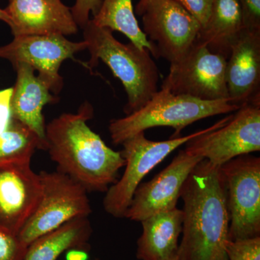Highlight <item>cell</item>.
I'll list each match as a JSON object with an SVG mask.
<instances>
[{"instance_id":"cell-1","label":"cell","mask_w":260,"mask_h":260,"mask_svg":"<svg viewBox=\"0 0 260 260\" xmlns=\"http://www.w3.org/2000/svg\"><path fill=\"white\" fill-rule=\"evenodd\" d=\"M180 198L184 220L178 260H229L230 217L220 167L201 160L184 183Z\"/></svg>"},{"instance_id":"cell-2","label":"cell","mask_w":260,"mask_h":260,"mask_svg":"<svg viewBox=\"0 0 260 260\" xmlns=\"http://www.w3.org/2000/svg\"><path fill=\"white\" fill-rule=\"evenodd\" d=\"M93 116L89 103L78 113L63 114L46 126L47 150L57 171L67 174L88 191L106 192L118 180L125 166L121 152L107 146L87 124Z\"/></svg>"},{"instance_id":"cell-3","label":"cell","mask_w":260,"mask_h":260,"mask_svg":"<svg viewBox=\"0 0 260 260\" xmlns=\"http://www.w3.org/2000/svg\"><path fill=\"white\" fill-rule=\"evenodd\" d=\"M112 30L99 26L91 19L83 28L84 41L90 54L88 66L95 68L99 60L110 68L127 94L126 115L138 110L158 91L160 72L146 49L133 43L123 44Z\"/></svg>"},{"instance_id":"cell-4","label":"cell","mask_w":260,"mask_h":260,"mask_svg":"<svg viewBox=\"0 0 260 260\" xmlns=\"http://www.w3.org/2000/svg\"><path fill=\"white\" fill-rule=\"evenodd\" d=\"M239 108L229 99L200 100L160 89L138 110L111 121L109 133L114 145H121L134 135L158 126L174 128L172 138H178L184 128L196 121L237 112Z\"/></svg>"},{"instance_id":"cell-5","label":"cell","mask_w":260,"mask_h":260,"mask_svg":"<svg viewBox=\"0 0 260 260\" xmlns=\"http://www.w3.org/2000/svg\"><path fill=\"white\" fill-rule=\"evenodd\" d=\"M232 116H225L209 127L186 136L156 142L147 139L145 132H142L125 140L121 144V151L125 160V170L122 177L106 191L103 201L105 211L114 218H124L135 190L147 174L176 149L192 138L225 125Z\"/></svg>"},{"instance_id":"cell-6","label":"cell","mask_w":260,"mask_h":260,"mask_svg":"<svg viewBox=\"0 0 260 260\" xmlns=\"http://www.w3.org/2000/svg\"><path fill=\"white\" fill-rule=\"evenodd\" d=\"M42 194L37 208L18 234L26 246L70 220L91 213L88 191L59 171L39 174Z\"/></svg>"},{"instance_id":"cell-7","label":"cell","mask_w":260,"mask_h":260,"mask_svg":"<svg viewBox=\"0 0 260 260\" xmlns=\"http://www.w3.org/2000/svg\"><path fill=\"white\" fill-rule=\"evenodd\" d=\"M226 188L229 240L260 237V158L240 155L220 167Z\"/></svg>"},{"instance_id":"cell-8","label":"cell","mask_w":260,"mask_h":260,"mask_svg":"<svg viewBox=\"0 0 260 260\" xmlns=\"http://www.w3.org/2000/svg\"><path fill=\"white\" fill-rule=\"evenodd\" d=\"M135 12L142 16V30L155 47L156 58H164L171 64L192 47L201 28L176 0H145L138 3Z\"/></svg>"},{"instance_id":"cell-9","label":"cell","mask_w":260,"mask_h":260,"mask_svg":"<svg viewBox=\"0 0 260 260\" xmlns=\"http://www.w3.org/2000/svg\"><path fill=\"white\" fill-rule=\"evenodd\" d=\"M226 61L223 56L195 42L185 55L171 64L161 89L200 100L229 99L225 80Z\"/></svg>"},{"instance_id":"cell-10","label":"cell","mask_w":260,"mask_h":260,"mask_svg":"<svg viewBox=\"0 0 260 260\" xmlns=\"http://www.w3.org/2000/svg\"><path fill=\"white\" fill-rule=\"evenodd\" d=\"M225 125L192 138L184 150L221 167L240 155L260 150V106L239 108Z\"/></svg>"},{"instance_id":"cell-11","label":"cell","mask_w":260,"mask_h":260,"mask_svg":"<svg viewBox=\"0 0 260 260\" xmlns=\"http://www.w3.org/2000/svg\"><path fill=\"white\" fill-rule=\"evenodd\" d=\"M85 49V41L70 42L64 36H22L0 47V59L9 61L13 67L23 63L30 65L39 72L38 77L51 91L58 94L64 84L59 73L63 61Z\"/></svg>"},{"instance_id":"cell-12","label":"cell","mask_w":260,"mask_h":260,"mask_svg":"<svg viewBox=\"0 0 260 260\" xmlns=\"http://www.w3.org/2000/svg\"><path fill=\"white\" fill-rule=\"evenodd\" d=\"M203 158L180 150L172 162L135 190L124 218L141 222L155 214L177 208L181 191L191 171Z\"/></svg>"},{"instance_id":"cell-13","label":"cell","mask_w":260,"mask_h":260,"mask_svg":"<svg viewBox=\"0 0 260 260\" xmlns=\"http://www.w3.org/2000/svg\"><path fill=\"white\" fill-rule=\"evenodd\" d=\"M42 194L30 162L0 167V232L18 236Z\"/></svg>"},{"instance_id":"cell-14","label":"cell","mask_w":260,"mask_h":260,"mask_svg":"<svg viewBox=\"0 0 260 260\" xmlns=\"http://www.w3.org/2000/svg\"><path fill=\"white\" fill-rule=\"evenodd\" d=\"M5 11L13 37L73 35L78 31L71 9L61 0H10Z\"/></svg>"},{"instance_id":"cell-15","label":"cell","mask_w":260,"mask_h":260,"mask_svg":"<svg viewBox=\"0 0 260 260\" xmlns=\"http://www.w3.org/2000/svg\"><path fill=\"white\" fill-rule=\"evenodd\" d=\"M229 99L239 106H260V34L244 30L227 59Z\"/></svg>"},{"instance_id":"cell-16","label":"cell","mask_w":260,"mask_h":260,"mask_svg":"<svg viewBox=\"0 0 260 260\" xmlns=\"http://www.w3.org/2000/svg\"><path fill=\"white\" fill-rule=\"evenodd\" d=\"M17 79L12 91L10 109L12 118L30 128L39 138L42 150H47L46 124L43 109L47 104L57 101L50 89L30 65H15Z\"/></svg>"},{"instance_id":"cell-17","label":"cell","mask_w":260,"mask_h":260,"mask_svg":"<svg viewBox=\"0 0 260 260\" xmlns=\"http://www.w3.org/2000/svg\"><path fill=\"white\" fill-rule=\"evenodd\" d=\"M184 213L174 208L142 220L143 232L137 242L139 260H171L177 256Z\"/></svg>"},{"instance_id":"cell-18","label":"cell","mask_w":260,"mask_h":260,"mask_svg":"<svg viewBox=\"0 0 260 260\" xmlns=\"http://www.w3.org/2000/svg\"><path fill=\"white\" fill-rule=\"evenodd\" d=\"M243 31L238 0H214L209 18L200 28L196 42L227 59Z\"/></svg>"},{"instance_id":"cell-19","label":"cell","mask_w":260,"mask_h":260,"mask_svg":"<svg viewBox=\"0 0 260 260\" xmlns=\"http://www.w3.org/2000/svg\"><path fill=\"white\" fill-rule=\"evenodd\" d=\"M93 229L88 218L74 219L28 246L24 260H56L70 249H88Z\"/></svg>"},{"instance_id":"cell-20","label":"cell","mask_w":260,"mask_h":260,"mask_svg":"<svg viewBox=\"0 0 260 260\" xmlns=\"http://www.w3.org/2000/svg\"><path fill=\"white\" fill-rule=\"evenodd\" d=\"M91 20L99 26L121 32L136 47L148 49L156 58L155 47L138 24L133 0H102L99 11Z\"/></svg>"},{"instance_id":"cell-21","label":"cell","mask_w":260,"mask_h":260,"mask_svg":"<svg viewBox=\"0 0 260 260\" xmlns=\"http://www.w3.org/2000/svg\"><path fill=\"white\" fill-rule=\"evenodd\" d=\"M42 145L30 128L12 118L8 127L0 135V167L28 164Z\"/></svg>"},{"instance_id":"cell-22","label":"cell","mask_w":260,"mask_h":260,"mask_svg":"<svg viewBox=\"0 0 260 260\" xmlns=\"http://www.w3.org/2000/svg\"><path fill=\"white\" fill-rule=\"evenodd\" d=\"M226 253L229 260H260V237L229 240Z\"/></svg>"},{"instance_id":"cell-23","label":"cell","mask_w":260,"mask_h":260,"mask_svg":"<svg viewBox=\"0 0 260 260\" xmlns=\"http://www.w3.org/2000/svg\"><path fill=\"white\" fill-rule=\"evenodd\" d=\"M27 249L18 236L0 232V260H24Z\"/></svg>"},{"instance_id":"cell-24","label":"cell","mask_w":260,"mask_h":260,"mask_svg":"<svg viewBox=\"0 0 260 260\" xmlns=\"http://www.w3.org/2000/svg\"><path fill=\"white\" fill-rule=\"evenodd\" d=\"M244 30L260 34V0H238Z\"/></svg>"},{"instance_id":"cell-25","label":"cell","mask_w":260,"mask_h":260,"mask_svg":"<svg viewBox=\"0 0 260 260\" xmlns=\"http://www.w3.org/2000/svg\"><path fill=\"white\" fill-rule=\"evenodd\" d=\"M101 4L102 0H75L70 9L77 25L83 28L90 20V15L94 16L96 14Z\"/></svg>"},{"instance_id":"cell-26","label":"cell","mask_w":260,"mask_h":260,"mask_svg":"<svg viewBox=\"0 0 260 260\" xmlns=\"http://www.w3.org/2000/svg\"><path fill=\"white\" fill-rule=\"evenodd\" d=\"M203 26L209 18L214 0H176Z\"/></svg>"},{"instance_id":"cell-27","label":"cell","mask_w":260,"mask_h":260,"mask_svg":"<svg viewBox=\"0 0 260 260\" xmlns=\"http://www.w3.org/2000/svg\"><path fill=\"white\" fill-rule=\"evenodd\" d=\"M12 91V88L0 90V135L3 134L7 129L11 121L10 99Z\"/></svg>"},{"instance_id":"cell-28","label":"cell","mask_w":260,"mask_h":260,"mask_svg":"<svg viewBox=\"0 0 260 260\" xmlns=\"http://www.w3.org/2000/svg\"><path fill=\"white\" fill-rule=\"evenodd\" d=\"M67 260H87L88 254L87 251L82 249H70L66 255Z\"/></svg>"},{"instance_id":"cell-29","label":"cell","mask_w":260,"mask_h":260,"mask_svg":"<svg viewBox=\"0 0 260 260\" xmlns=\"http://www.w3.org/2000/svg\"><path fill=\"white\" fill-rule=\"evenodd\" d=\"M0 20L5 22L9 25L10 23V18L8 16V13H6L5 9H2L0 8Z\"/></svg>"},{"instance_id":"cell-30","label":"cell","mask_w":260,"mask_h":260,"mask_svg":"<svg viewBox=\"0 0 260 260\" xmlns=\"http://www.w3.org/2000/svg\"><path fill=\"white\" fill-rule=\"evenodd\" d=\"M171 260H178L177 256H175V257L173 258V259H172Z\"/></svg>"},{"instance_id":"cell-31","label":"cell","mask_w":260,"mask_h":260,"mask_svg":"<svg viewBox=\"0 0 260 260\" xmlns=\"http://www.w3.org/2000/svg\"><path fill=\"white\" fill-rule=\"evenodd\" d=\"M145 0H140L139 2H138V3H142V2H144Z\"/></svg>"},{"instance_id":"cell-32","label":"cell","mask_w":260,"mask_h":260,"mask_svg":"<svg viewBox=\"0 0 260 260\" xmlns=\"http://www.w3.org/2000/svg\"><path fill=\"white\" fill-rule=\"evenodd\" d=\"M93 260H101L100 259H99V258H95V259H93Z\"/></svg>"}]
</instances>
